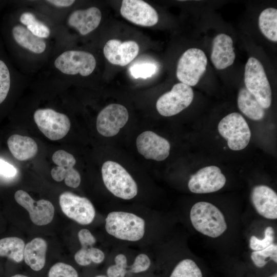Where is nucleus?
I'll return each mask as SVG.
<instances>
[{"instance_id": "nucleus-36", "label": "nucleus", "mask_w": 277, "mask_h": 277, "mask_svg": "<svg viewBox=\"0 0 277 277\" xmlns=\"http://www.w3.org/2000/svg\"><path fill=\"white\" fill-rule=\"evenodd\" d=\"M91 246H84L77 251L74 255L76 262L81 266H87L91 263L89 255V248Z\"/></svg>"}, {"instance_id": "nucleus-4", "label": "nucleus", "mask_w": 277, "mask_h": 277, "mask_svg": "<svg viewBox=\"0 0 277 277\" xmlns=\"http://www.w3.org/2000/svg\"><path fill=\"white\" fill-rule=\"evenodd\" d=\"M244 82L246 89L262 107L268 108L272 101L271 89L264 67L256 58L250 57L245 65Z\"/></svg>"}, {"instance_id": "nucleus-32", "label": "nucleus", "mask_w": 277, "mask_h": 277, "mask_svg": "<svg viewBox=\"0 0 277 277\" xmlns=\"http://www.w3.org/2000/svg\"><path fill=\"white\" fill-rule=\"evenodd\" d=\"M48 277H78V274L71 265L60 262L51 267Z\"/></svg>"}, {"instance_id": "nucleus-24", "label": "nucleus", "mask_w": 277, "mask_h": 277, "mask_svg": "<svg viewBox=\"0 0 277 277\" xmlns=\"http://www.w3.org/2000/svg\"><path fill=\"white\" fill-rule=\"evenodd\" d=\"M25 242L17 237H7L0 240V256H6L16 263L24 259Z\"/></svg>"}, {"instance_id": "nucleus-1", "label": "nucleus", "mask_w": 277, "mask_h": 277, "mask_svg": "<svg viewBox=\"0 0 277 277\" xmlns=\"http://www.w3.org/2000/svg\"><path fill=\"white\" fill-rule=\"evenodd\" d=\"M191 224L200 233L215 238L227 229L224 215L215 206L207 202H199L193 205L190 212Z\"/></svg>"}, {"instance_id": "nucleus-8", "label": "nucleus", "mask_w": 277, "mask_h": 277, "mask_svg": "<svg viewBox=\"0 0 277 277\" xmlns=\"http://www.w3.org/2000/svg\"><path fill=\"white\" fill-rule=\"evenodd\" d=\"M193 96V91L190 86L182 83H177L170 91L159 97L156 108L163 116H173L188 107L192 102Z\"/></svg>"}, {"instance_id": "nucleus-40", "label": "nucleus", "mask_w": 277, "mask_h": 277, "mask_svg": "<svg viewBox=\"0 0 277 277\" xmlns=\"http://www.w3.org/2000/svg\"><path fill=\"white\" fill-rule=\"evenodd\" d=\"M56 7H66L72 5L75 1L72 0H49L46 1Z\"/></svg>"}, {"instance_id": "nucleus-43", "label": "nucleus", "mask_w": 277, "mask_h": 277, "mask_svg": "<svg viewBox=\"0 0 277 277\" xmlns=\"http://www.w3.org/2000/svg\"><path fill=\"white\" fill-rule=\"evenodd\" d=\"M95 277H107V276H106L105 275H97V276H96Z\"/></svg>"}, {"instance_id": "nucleus-25", "label": "nucleus", "mask_w": 277, "mask_h": 277, "mask_svg": "<svg viewBox=\"0 0 277 277\" xmlns=\"http://www.w3.org/2000/svg\"><path fill=\"white\" fill-rule=\"evenodd\" d=\"M259 28L268 39L277 41V10L268 8L263 10L259 17Z\"/></svg>"}, {"instance_id": "nucleus-3", "label": "nucleus", "mask_w": 277, "mask_h": 277, "mask_svg": "<svg viewBox=\"0 0 277 277\" xmlns=\"http://www.w3.org/2000/svg\"><path fill=\"white\" fill-rule=\"evenodd\" d=\"M104 183L114 195L130 200L137 193V186L127 171L118 163L108 161L102 167Z\"/></svg>"}, {"instance_id": "nucleus-5", "label": "nucleus", "mask_w": 277, "mask_h": 277, "mask_svg": "<svg viewBox=\"0 0 277 277\" xmlns=\"http://www.w3.org/2000/svg\"><path fill=\"white\" fill-rule=\"evenodd\" d=\"M220 135L227 141L228 147L241 150L249 144L251 131L245 119L240 113L233 112L223 117L218 125Z\"/></svg>"}, {"instance_id": "nucleus-2", "label": "nucleus", "mask_w": 277, "mask_h": 277, "mask_svg": "<svg viewBox=\"0 0 277 277\" xmlns=\"http://www.w3.org/2000/svg\"><path fill=\"white\" fill-rule=\"evenodd\" d=\"M105 221L106 231L117 239L134 242L144 236L145 221L134 214L113 211L108 214Z\"/></svg>"}, {"instance_id": "nucleus-13", "label": "nucleus", "mask_w": 277, "mask_h": 277, "mask_svg": "<svg viewBox=\"0 0 277 277\" xmlns=\"http://www.w3.org/2000/svg\"><path fill=\"white\" fill-rule=\"evenodd\" d=\"M16 202L29 212L30 220L35 225L43 226L50 223L54 216V207L49 201H34L23 190H18L14 194Z\"/></svg>"}, {"instance_id": "nucleus-6", "label": "nucleus", "mask_w": 277, "mask_h": 277, "mask_svg": "<svg viewBox=\"0 0 277 277\" xmlns=\"http://www.w3.org/2000/svg\"><path fill=\"white\" fill-rule=\"evenodd\" d=\"M207 64L206 54L202 50L191 48L180 58L176 68V77L183 84L194 86L205 73Z\"/></svg>"}, {"instance_id": "nucleus-17", "label": "nucleus", "mask_w": 277, "mask_h": 277, "mask_svg": "<svg viewBox=\"0 0 277 277\" xmlns=\"http://www.w3.org/2000/svg\"><path fill=\"white\" fill-rule=\"evenodd\" d=\"M139 46L134 41L122 42L117 39H110L104 47V54L111 64L124 66L129 64L137 55Z\"/></svg>"}, {"instance_id": "nucleus-23", "label": "nucleus", "mask_w": 277, "mask_h": 277, "mask_svg": "<svg viewBox=\"0 0 277 277\" xmlns=\"http://www.w3.org/2000/svg\"><path fill=\"white\" fill-rule=\"evenodd\" d=\"M238 106L244 115L251 120L258 121L264 116V109L246 88H241L239 92Z\"/></svg>"}, {"instance_id": "nucleus-28", "label": "nucleus", "mask_w": 277, "mask_h": 277, "mask_svg": "<svg viewBox=\"0 0 277 277\" xmlns=\"http://www.w3.org/2000/svg\"><path fill=\"white\" fill-rule=\"evenodd\" d=\"M170 277H203V275L194 261L186 259L176 265Z\"/></svg>"}, {"instance_id": "nucleus-30", "label": "nucleus", "mask_w": 277, "mask_h": 277, "mask_svg": "<svg viewBox=\"0 0 277 277\" xmlns=\"http://www.w3.org/2000/svg\"><path fill=\"white\" fill-rule=\"evenodd\" d=\"M264 238L261 240L254 235L250 237L249 247L253 251L263 250L274 243V231L271 226L267 227L264 231Z\"/></svg>"}, {"instance_id": "nucleus-34", "label": "nucleus", "mask_w": 277, "mask_h": 277, "mask_svg": "<svg viewBox=\"0 0 277 277\" xmlns=\"http://www.w3.org/2000/svg\"><path fill=\"white\" fill-rule=\"evenodd\" d=\"M52 159L57 166L64 167H73L76 163L74 157L71 154L63 150L55 151Z\"/></svg>"}, {"instance_id": "nucleus-27", "label": "nucleus", "mask_w": 277, "mask_h": 277, "mask_svg": "<svg viewBox=\"0 0 277 277\" xmlns=\"http://www.w3.org/2000/svg\"><path fill=\"white\" fill-rule=\"evenodd\" d=\"M21 23L27 26V29L35 36L41 38H47L50 34L49 28L43 23L38 21L30 12H25L19 17Z\"/></svg>"}, {"instance_id": "nucleus-33", "label": "nucleus", "mask_w": 277, "mask_h": 277, "mask_svg": "<svg viewBox=\"0 0 277 277\" xmlns=\"http://www.w3.org/2000/svg\"><path fill=\"white\" fill-rule=\"evenodd\" d=\"M115 265L108 267V277H124L126 273L127 258L123 254H117L114 259Z\"/></svg>"}, {"instance_id": "nucleus-14", "label": "nucleus", "mask_w": 277, "mask_h": 277, "mask_svg": "<svg viewBox=\"0 0 277 277\" xmlns=\"http://www.w3.org/2000/svg\"><path fill=\"white\" fill-rule=\"evenodd\" d=\"M120 11L125 18L142 26H154L159 20L156 10L147 3L141 0H123Z\"/></svg>"}, {"instance_id": "nucleus-26", "label": "nucleus", "mask_w": 277, "mask_h": 277, "mask_svg": "<svg viewBox=\"0 0 277 277\" xmlns=\"http://www.w3.org/2000/svg\"><path fill=\"white\" fill-rule=\"evenodd\" d=\"M52 177L57 182L65 181V184L70 187L76 188L81 183L79 172L73 167L56 166L51 171Z\"/></svg>"}, {"instance_id": "nucleus-20", "label": "nucleus", "mask_w": 277, "mask_h": 277, "mask_svg": "<svg viewBox=\"0 0 277 277\" xmlns=\"http://www.w3.org/2000/svg\"><path fill=\"white\" fill-rule=\"evenodd\" d=\"M8 148L13 156L19 161H26L34 157L38 151L36 143L32 138L13 134L7 140Z\"/></svg>"}, {"instance_id": "nucleus-35", "label": "nucleus", "mask_w": 277, "mask_h": 277, "mask_svg": "<svg viewBox=\"0 0 277 277\" xmlns=\"http://www.w3.org/2000/svg\"><path fill=\"white\" fill-rule=\"evenodd\" d=\"M151 262L149 257L145 254H138L130 266V271L133 273H140L146 271L150 267Z\"/></svg>"}, {"instance_id": "nucleus-41", "label": "nucleus", "mask_w": 277, "mask_h": 277, "mask_svg": "<svg viewBox=\"0 0 277 277\" xmlns=\"http://www.w3.org/2000/svg\"><path fill=\"white\" fill-rule=\"evenodd\" d=\"M11 277H28V276L23 275V274H16Z\"/></svg>"}, {"instance_id": "nucleus-10", "label": "nucleus", "mask_w": 277, "mask_h": 277, "mask_svg": "<svg viewBox=\"0 0 277 277\" xmlns=\"http://www.w3.org/2000/svg\"><path fill=\"white\" fill-rule=\"evenodd\" d=\"M59 203L63 213L78 224L88 225L94 219V207L86 197L64 192L60 195Z\"/></svg>"}, {"instance_id": "nucleus-9", "label": "nucleus", "mask_w": 277, "mask_h": 277, "mask_svg": "<svg viewBox=\"0 0 277 277\" xmlns=\"http://www.w3.org/2000/svg\"><path fill=\"white\" fill-rule=\"evenodd\" d=\"M96 63L95 57L89 52L69 50L63 52L56 58L54 66L64 74H80L86 76L94 71Z\"/></svg>"}, {"instance_id": "nucleus-29", "label": "nucleus", "mask_w": 277, "mask_h": 277, "mask_svg": "<svg viewBox=\"0 0 277 277\" xmlns=\"http://www.w3.org/2000/svg\"><path fill=\"white\" fill-rule=\"evenodd\" d=\"M251 259L254 265L258 268L264 267L269 260L277 263V246L273 243L267 248L259 251H253Z\"/></svg>"}, {"instance_id": "nucleus-42", "label": "nucleus", "mask_w": 277, "mask_h": 277, "mask_svg": "<svg viewBox=\"0 0 277 277\" xmlns=\"http://www.w3.org/2000/svg\"><path fill=\"white\" fill-rule=\"evenodd\" d=\"M269 277H277V274L276 273H275V274H274L273 275L269 276Z\"/></svg>"}, {"instance_id": "nucleus-12", "label": "nucleus", "mask_w": 277, "mask_h": 277, "mask_svg": "<svg viewBox=\"0 0 277 277\" xmlns=\"http://www.w3.org/2000/svg\"><path fill=\"white\" fill-rule=\"evenodd\" d=\"M128 118V110L124 106L110 104L105 107L97 117V130L106 137L114 136L125 125Z\"/></svg>"}, {"instance_id": "nucleus-15", "label": "nucleus", "mask_w": 277, "mask_h": 277, "mask_svg": "<svg viewBox=\"0 0 277 277\" xmlns=\"http://www.w3.org/2000/svg\"><path fill=\"white\" fill-rule=\"evenodd\" d=\"M136 147L146 159L162 161L169 156L170 145L165 138L152 131H146L137 136Z\"/></svg>"}, {"instance_id": "nucleus-31", "label": "nucleus", "mask_w": 277, "mask_h": 277, "mask_svg": "<svg viewBox=\"0 0 277 277\" xmlns=\"http://www.w3.org/2000/svg\"><path fill=\"white\" fill-rule=\"evenodd\" d=\"M129 70L130 74L134 78L146 79L155 73L156 67L154 64L151 63H137L132 65Z\"/></svg>"}, {"instance_id": "nucleus-16", "label": "nucleus", "mask_w": 277, "mask_h": 277, "mask_svg": "<svg viewBox=\"0 0 277 277\" xmlns=\"http://www.w3.org/2000/svg\"><path fill=\"white\" fill-rule=\"evenodd\" d=\"M250 199L260 215L270 220L277 219V194L272 188L264 185H256L251 190Z\"/></svg>"}, {"instance_id": "nucleus-11", "label": "nucleus", "mask_w": 277, "mask_h": 277, "mask_svg": "<svg viewBox=\"0 0 277 277\" xmlns=\"http://www.w3.org/2000/svg\"><path fill=\"white\" fill-rule=\"evenodd\" d=\"M226 179L221 169L215 166L205 167L192 175L188 183L190 191L194 193L217 191L225 185Z\"/></svg>"}, {"instance_id": "nucleus-21", "label": "nucleus", "mask_w": 277, "mask_h": 277, "mask_svg": "<svg viewBox=\"0 0 277 277\" xmlns=\"http://www.w3.org/2000/svg\"><path fill=\"white\" fill-rule=\"evenodd\" d=\"M47 249L46 242L41 238H34L28 243L24 251L26 264L34 271L41 270L45 264Z\"/></svg>"}, {"instance_id": "nucleus-18", "label": "nucleus", "mask_w": 277, "mask_h": 277, "mask_svg": "<svg viewBox=\"0 0 277 277\" xmlns=\"http://www.w3.org/2000/svg\"><path fill=\"white\" fill-rule=\"evenodd\" d=\"M235 54L233 41L229 35L222 33L213 40L211 60L217 70H223L233 63Z\"/></svg>"}, {"instance_id": "nucleus-37", "label": "nucleus", "mask_w": 277, "mask_h": 277, "mask_svg": "<svg viewBox=\"0 0 277 277\" xmlns=\"http://www.w3.org/2000/svg\"><path fill=\"white\" fill-rule=\"evenodd\" d=\"M78 238L82 246H92L96 242L94 236L87 229H83L79 231Z\"/></svg>"}, {"instance_id": "nucleus-7", "label": "nucleus", "mask_w": 277, "mask_h": 277, "mask_svg": "<svg viewBox=\"0 0 277 277\" xmlns=\"http://www.w3.org/2000/svg\"><path fill=\"white\" fill-rule=\"evenodd\" d=\"M33 118L39 130L52 141L65 137L71 126L70 120L66 115L52 109H37L34 113Z\"/></svg>"}, {"instance_id": "nucleus-22", "label": "nucleus", "mask_w": 277, "mask_h": 277, "mask_svg": "<svg viewBox=\"0 0 277 277\" xmlns=\"http://www.w3.org/2000/svg\"><path fill=\"white\" fill-rule=\"evenodd\" d=\"M11 35L15 43L33 53L41 54L46 49V45L43 38L35 36L22 25L14 26Z\"/></svg>"}, {"instance_id": "nucleus-39", "label": "nucleus", "mask_w": 277, "mask_h": 277, "mask_svg": "<svg viewBox=\"0 0 277 277\" xmlns=\"http://www.w3.org/2000/svg\"><path fill=\"white\" fill-rule=\"evenodd\" d=\"M89 255L91 262L96 264L102 263L105 258V254L101 250L92 246L89 248Z\"/></svg>"}, {"instance_id": "nucleus-19", "label": "nucleus", "mask_w": 277, "mask_h": 277, "mask_svg": "<svg viewBox=\"0 0 277 277\" xmlns=\"http://www.w3.org/2000/svg\"><path fill=\"white\" fill-rule=\"evenodd\" d=\"M102 14L99 9L91 7L85 10H77L69 16L68 24L83 35H86L99 25Z\"/></svg>"}, {"instance_id": "nucleus-38", "label": "nucleus", "mask_w": 277, "mask_h": 277, "mask_svg": "<svg viewBox=\"0 0 277 277\" xmlns=\"http://www.w3.org/2000/svg\"><path fill=\"white\" fill-rule=\"evenodd\" d=\"M16 173V170L13 165L0 159V174L7 177H13Z\"/></svg>"}]
</instances>
